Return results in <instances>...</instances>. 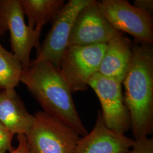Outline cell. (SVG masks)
<instances>
[{"label": "cell", "instance_id": "cell-1", "mask_svg": "<svg viewBox=\"0 0 153 153\" xmlns=\"http://www.w3.org/2000/svg\"><path fill=\"white\" fill-rule=\"evenodd\" d=\"M131 64L124 77V101L135 140L153 133V44L133 41Z\"/></svg>", "mask_w": 153, "mask_h": 153}, {"label": "cell", "instance_id": "cell-2", "mask_svg": "<svg viewBox=\"0 0 153 153\" xmlns=\"http://www.w3.org/2000/svg\"><path fill=\"white\" fill-rule=\"evenodd\" d=\"M21 82L26 86L44 111L60 119L80 135L88 133L78 113L72 92L59 69L48 62L30 64Z\"/></svg>", "mask_w": 153, "mask_h": 153}, {"label": "cell", "instance_id": "cell-3", "mask_svg": "<svg viewBox=\"0 0 153 153\" xmlns=\"http://www.w3.org/2000/svg\"><path fill=\"white\" fill-rule=\"evenodd\" d=\"M34 116L25 135L30 153H72L80 134L73 128L45 111Z\"/></svg>", "mask_w": 153, "mask_h": 153}, {"label": "cell", "instance_id": "cell-4", "mask_svg": "<svg viewBox=\"0 0 153 153\" xmlns=\"http://www.w3.org/2000/svg\"><path fill=\"white\" fill-rule=\"evenodd\" d=\"M107 44L68 45L61 58L59 71L72 93L88 89V82L98 73Z\"/></svg>", "mask_w": 153, "mask_h": 153}, {"label": "cell", "instance_id": "cell-5", "mask_svg": "<svg viewBox=\"0 0 153 153\" xmlns=\"http://www.w3.org/2000/svg\"><path fill=\"white\" fill-rule=\"evenodd\" d=\"M97 4L116 30L131 35L138 43L153 44V14L137 8L126 0H102Z\"/></svg>", "mask_w": 153, "mask_h": 153}, {"label": "cell", "instance_id": "cell-6", "mask_svg": "<svg viewBox=\"0 0 153 153\" xmlns=\"http://www.w3.org/2000/svg\"><path fill=\"white\" fill-rule=\"evenodd\" d=\"M19 0H0V28L10 36L13 53L22 64L23 70L30 65V54L33 48L38 53L40 36L26 24Z\"/></svg>", "mask_w": 153, "mask_h": 153}, {"label": "cell", "instance_id": "cell-7", "mask_svg": "<svg viewBox=\"0 0 153 153\" xmlns=\"http://www.w3.org/2000/svg\"><path fill=\"white\" fill-rule=\"evenodd\" d=\"M93 0H69L53 21L51 28L44 39L35 59L30 64L48 62L59 68L61 58L71 34L76 16Z\"/></svg>", "mask_w": 153, "mask_h": 153}, {"label": "cell", "instance_id": "cell-8", "mask_svg": "<svg viewBox=\"0 0 153 153\" xmlns=\"http://www.w3.org/2000/svg\"><path fill=\"white\" fill-rule=\"evenodd\" d=\"M88 85L98 98L106 126L123 134L128 131L131 118L124 101L122 85L97 73L89 80Z\"/></svg>", "mask_w": 153, "mask_h": 153}, {"label": "cell", "instance_id": "cell-9", "mask_svg": "<svg viewBox=\"0 0 153 153\" xmlns=\"http://www.w3.org/2000/svg\"><path fill=\"white\" fill-rule=\"evenodd\" d=\"M118 31L100 10L97 1L93 0L78 14L68 45L107 44Z\"/></svg>", "mask_w": 153, "mask_h": 153}, {"label": "cell", "instance_id": "cell-10", "mask_svg": "<svg viewBox=\"0 0 153 153\" xmlns=\"http://www.w3.org/2000/svg\"><path fill=\"white\" fill-rule=\"evenodd\" d=\"M134 142L124 134L108 128L99 110L92 131L79 139L72 153H128Z\"/></svg>", "mask_w": 153, "mask_h": 153}, {"label": "cell", "instance_id": "cell-11", "mask_svg": "<svg viewBox=\"0 0 153 153\" xmlns=\"http://www.w3.org/2000/svg\"><path fill=\"white\" fill-rule=\"evenodd\" d=\"M133 41L118 31L107 44L98 73L122 85L132 59Z\"/></svg>", "mask_w": 153, "mask_h": 153}, {"label": "cell", "instance_id": "cell-12", "mask_svg": "<svg viewBox=\"0 0 153 153\" xmlns=\"http://www.w3.org/2000/svg\"><path fill=\"white\" fill-rule=\"evenodd\" d=\"M34 116L26 108L15 89L0 91V123L14 134L26 135Z\"/></svg>", "mask_w": 153, "mask_h": 153}, {"label": "cell", "instance_id": "cell-13", "mask_svg": "<svg viewBox=\"0 0 153 153\" xmlns=\"http://www.w3.org/2000/svg\"><path fill=\"white\" fill-rule=\"evenodd\" d=\"M28 26L40 36L45 25L53 21L63 6L64 0H19Z\"/></svg>", "mask_w": 153, "mask_h": 153}, {"label": "cell", "instance_id": "cell-14", "mask_svg": "<svg viewBox=\"0 0 153 153\" xmlns=\"http://www.w3.org/2000/svg\"><path fill=\"white\" fill-rule=\"evenodd\" d=\"M21 62L13 53L0 48V91L15 89L23 73Z\"/></svg>", "mask_w": 153, "mask_h": 153}, {"label": "cell", "instance_id": "cell-15", "mask_svg": "<svg viewBox=\"0 0 153 153\" xmlns=\"http://www.w3.org/2000/svg\"><path fill=\"white\" fill-rule=\"evenodd\" d=\"M14 134L0 123V153L13 150L11 142Z\"/></svg>", "mask_w": 153, "mask_h": 153}, {"label": "cell", "instance_id": "cell-16", "mask_svg": "<svg viewBox=\"0 0 153 153\" xmlns=\"http://www.w3.org/2000/svg\"><path fill=\"white\" fill-rule=\"evenodd\" d=\"M128 153H153V138L144 137L134 140V142Z\"/></svg>", "mask_w": 153, "mask_h": 153}, {"label": "cell", "instance_id": "cell-17", "mask_svg": "<svg viewBox=\"0 0 153 153\" xmlns=\"http://www.w3.org/2000/svg\"><path fill=\"white\" fill-rule=\"evenodd\" d=\"M18 145L10 153H30L28 147L26 137L25 134H17Z\"/></svg>", "mask_w": 153, "mask_h": 153}, {"label": "cell", "instance_id": "cell-18", "mask_svg": "<svg viewBox=\"0 0 153 153\" xmlns=\"http://www.w3.org/2000/svg\"><path fill=\"white\" fill-rule=\"evenodd\" d=\"M133 6L143 11L153 14V0H136L134 2Z\"/></svg>", "mask_w": 153, "mask_h": 153}, {"label": "cell", "instance_id": "cell-19", "mask_svg": "<svg viewBox=\"0 0 153 153\" xmlns=\"http://www.w3.org/2000/svg\"><path fill=\"white\" fill-rule=\"evenodd\" d=\"M5 33V32L2 30H1V28H0V35H4Z\"/></svg>", "mask_w": 153, "mask_h": 153}, {"label": "cell", "instance_id": "cell-20", "mask_svg": "<svg viewBox=\"0 0 153 153\" xmlns=\"http://www.w3.org/2000/svg\"><path fill=\"white\" fill-rule=\"evenodd\" d=\"M2 47V46L1 45V43H0V48H1Z\"/></svg>", "mask_w": 153, "mask_h": 153}]
</instances>
